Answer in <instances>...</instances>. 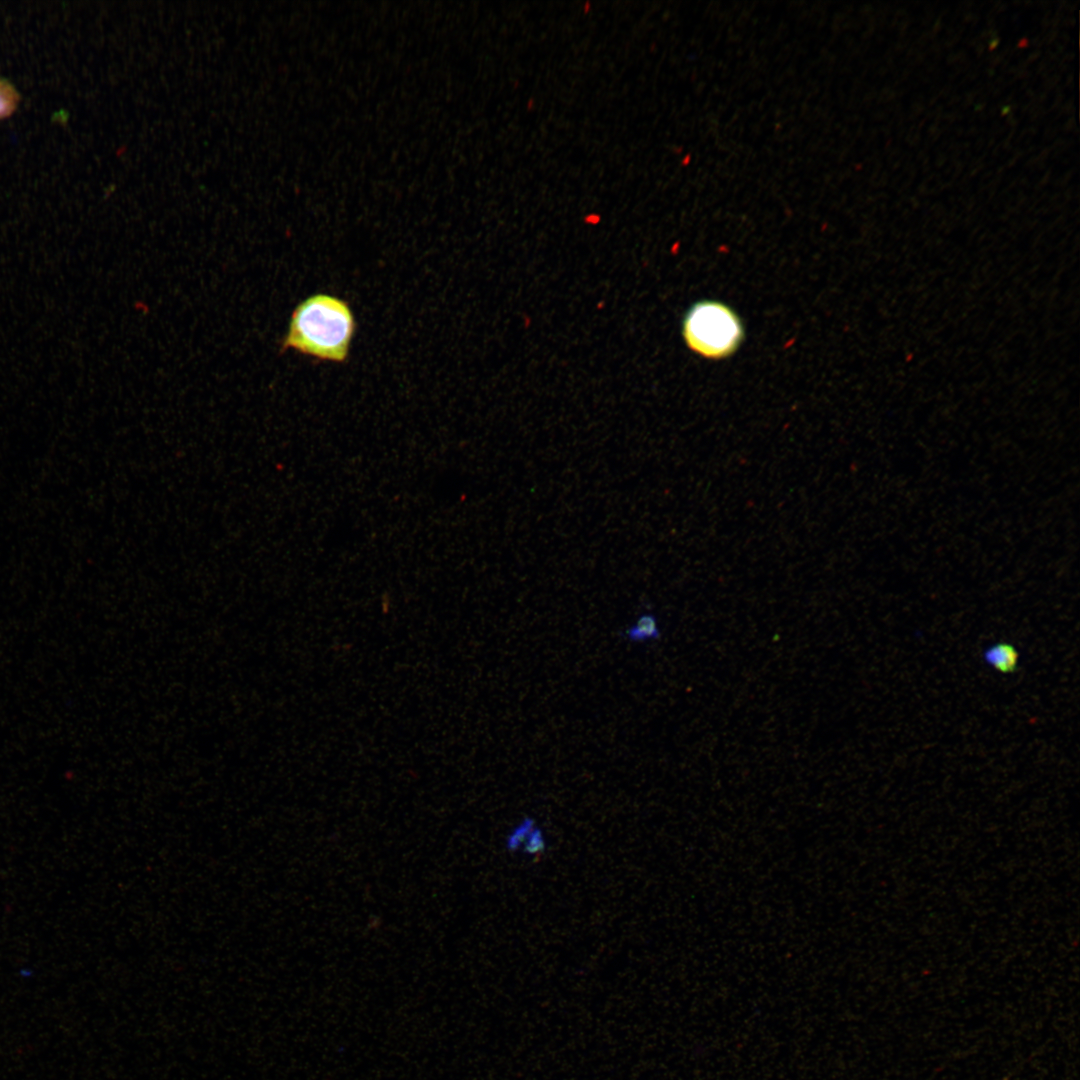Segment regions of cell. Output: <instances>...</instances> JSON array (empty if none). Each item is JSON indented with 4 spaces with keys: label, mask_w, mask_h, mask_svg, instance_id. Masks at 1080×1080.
<instances>
[{
    "label": "cell",
    "mask_w": 1080,
    "mask_h": 1080,
    "mask_svg": "<svg viewBox=\"0 0 1080 1080\" xmlns=\"http://www.w3.org/2000/svg\"><path fill=\"white\" fill-rule=\"evenodd\" d=\"M355 332L356 319L346 300L327 293L312 294L293 310L281 351L344 363Z\"/></svg>",
    "instance_id": "obj_1"
},
{
    "label": "cell",
    "mask_w": 1080,
    "mask_h": 1080,
    "mask_svg": "<svg viewBox=\"0 0 1080 1080\" xmlns=\"http://www.w3.org/2000/svg\"><path fill=\"white\" fill-rule=\"evenodd\" d=\"M681 333L690 350L715 360L736 352L744 338L737 313L716 300L694 303L684 315Z\"/></svg>",
    "instance_id": "obj_2"
},
{
    "label": "cell",
    "mask_w": 1080,
    "mask_h": 1080,
    "mask_svg": "<svg viewBox=\"0 0 1080 1080\" xmlns=\"http://www.w3.org/2000/svg\"><path fill=\"white\" fill-rule=\"evenodd\" d=\"M983 659L994 670L1012 674L1018 669L1019 652L1011 643L1001 641L985 649Z\"/></svg>",
    "instance_id": "obj_3"
},
{
    "label": "cell",
    "mask_w": 1080,
    "mask_h": 1080,
    "mask_svg": "<svg viewBox=\"0 0 1080 1080\" xmlns=\"http://www.w3.org/2000/svg\"><path fill=\"white\" fill-rule=\"evenodd\" d=\"M624 636L634 643L659 639L661 631L656 616L652 613L641 614L636 622L625 630Z\"/></svg>",
    "instance_id": "obj_4"
},
{
    "label": "cell",
    "mask_w": 1080,
    "mask_h": 1080,
    "mask_svg": "<svg viewBox=\"0 0 1080 1080\" xmlns=\"http://www.w3.org/2000/svg\"><path fill=\"white\" fill-rule=\"evenodd\" d=\"M20 101L16 87L6 78L0 77V120L11 116Z\"/></svg>",
    "instance_id": "obj_5"
}]
</instances>
